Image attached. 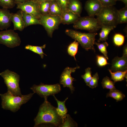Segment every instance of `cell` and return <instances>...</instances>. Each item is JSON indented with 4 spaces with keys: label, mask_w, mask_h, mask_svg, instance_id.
<instances>
[{
    "label": "cell",
    "mask_w": 127,
    "mask_h": 127,
    "mask_svg": "<svg viewBox=\"0 0 127 127\" xmlns=\"http://www.w3.org/2000/svg\"><path fill=\"white\" fill-rule=\"evenodd\" d=\"M47 98H44V101L40 106L38 114L34 120V127L46 124L60 127L63 123L62 118L57 113L56 107L48 101Z\"/></svg>",
    "instance_id": "obj_1"
},
{
    "label": "cell",
    "mask_w": 127,
    "mask_h": 127,
    "mask_svg": "<svg viewBox=\"0 0 127 127\" xmlns=\"http://www.w3.org/2000/svg\"><path fill=\"white\" fill-rule=\"evenodd\" d=\"M35 93L33 92L26 95L18 96L7 91L4 94H0L2 107L4 109L15 112L20 109L22 105L28 101Z\"/></svg>",
    "instance_id": "obj_2"
},
{
    "label": "cell",
    "mask_w": 127,
    "mask_h": 127,
    "mask_svg": "<svg viewBox=\"0 0 127 127\" xmlns=\"http://www.w3.org/2000/svg\"><path fill=\"white\" fill-rule=\"evenodd\" d=\"M65 33L78 42L82 47L86 51L89 50L95 52L94 45L96 32L83 33L72 29H67Z\"/></svg>",
    "instance_id": "obj_3"
},
{
    "label": "cell",
    "mask_w": 127,
    "mask_h": 127,
    "mask_svg": "<svg viewBox=\"0 0 127 127\" xmlns=\"http://www.w3.org/2000/svg\"><path fill=\"white\" fill-rule=\"evenodd\" d=\"M118 10L114 6L103 7L96 16L101 26L116 28L118 24Z\"/></svg>",
    "instance_id": "obj_4"
},
{
    "label": "cell",
    "mask_w": 127,
    "mask_h": 127,
    "mask_svg": "<svg viewBox=\"0 0 127 127\" xmlns=\"http://www.w3.org/2000/svg\"><path fill=\"white\" fill-rule=\"evenodd\" d=\"M3 78L4 83L7 87L8 91L16 95H22L19 86L20 76L17 73L6 69L0 73Z\"/></svg>",
    "instance_id": "obj_5"
},
{
    "label": "cell",
    "mask_w": 127,
    "mask_h": 127,
    "mask_svg": "<svg viewBox=\"0 0 127 127\" xmlns=\"http://www.w3.org/2000/svg\"><path fill=\"white\" fill-rule=\"evenodd\" d=\"M73 24L74 28L85 30L90 32H96L101 27L96 18L89 16L80 17Z\"/></svg>",
    "instance_id": "obj_6"
},
{
    "label": "cell",
    "mask_w": 127,
    "mask_h": 127,
    "mask_svg": "<svg viewBox=\"0 0 127 127\" xmlns=\"http://www.w3.org/2000/svg\"><path fill=\"white\" fill-rule=\"evenodd\" d=\"M30 89L42 98H48L50 95H53L60 92L61 90L60 84H44L41 83L39 85H33Z\"/></svg>",
    "instance_id": "obj_7"
},
{
    "label": "cell",
    "mask_w": 127,
    "mask_h": 127,
    "mask_svg": "<svg viewBox=\"0 0 127 127\" xmlns=\"http://www.w3.org/2000/svg\"><path fill=\"white\" fill-rule=\"evenodd\" d=\"M39 19L40 25L44 27L48 35L51 37H52L54 31L58 29L61 23L60 16L49 14L41 15Z\"/></svg>",
    "instance_id": "obj_8"
},
{
    "label": "cell",
    "mask_w": 127,
    "mask_h": 127,
    "mask_svg": "<svg viewBox=\"0 0 127 127\" xmlns=\"http://www.w3.org/2000/svg\"><path fill=\"white\" fill-rule=\"evenodd\" d=\"M18 34L14 30H6L0 32V44L10 48L19 46L21 43Z\"/></svg>",
    "instance_id": "obj_9"
},
{
    "label": "cell",
    "mask_w": 127,
    "mask_h": 127,
    "mask_svg": "<svg viewBox=\"0 0 127 127\" xmlns=\"http://www.w3.org/2000/svg\"><path fill=\"white\" fill-rule=\"evenodd\" d=\"M80 67L78 66L74 67H67L64 69L60 76V84L62 85L64 87L69 88L72 94L74 91L75 89L73 85V82L75 79L71 76V74L72 73L75 72L76 69Z\"/></svg>",
    "instance_id": "obj_10"
},
{
    "label": "cell",
    "mask_w": 127,
    "mask_h": 127,
    "mask_svg": "<svg viewBox=\"0 0 127 127\" xmlns=\"http://www.w3.org/2000/svg\"><path fill=\"white\" fill-rule=\"evenodd\" d=\"M17 8L39 19L41 15L39 9V2L33 0L16 4Z\"/></svg>",
    "instance_id": "obj_11"
},
{
    "label": "cell",
    "mask_w": 127,
    "mask_h": 127,
    "mask_svg": "<svg viewBox=\"0 0 127 127\" xmlns=\"http://www.w3.org/2000/svg\"><path fill=\"white\" fill-rule=\"evenodd\" d=\"M103 7L99 0H88L84 6L89 16L93 17L97 15Z\"/></svg>",
    "instance_id": "obj_12"
},
{
    "label": "cell",
    "mask_w": 127,
    "mask_h": 127,
    "mask_svg": "<svg viewBox=\"0 0 127 127\" xmlns=\"http://www.w3.org/2000/svg\"><path fill=\"white\" fill-rule=\"evenodd\" d=\"M11 13L8 9L0 8V30L7 29L11 26Z\"/></svg>",
    "instance_id": "obj_13"
},
{
    "label": "cell",
    "mask_w": 127,
    "mask_h": 127,
    "mask_svg": "<svg viewBox=\"0 0 127 127\" xmlns=\"http://www.w3.org/2000/svg\"><path fill=\"white\" fill-rule=\"evenodd\" d=\"M110 70L113 72L127 70V57H115L112 60Z\"/></svg>",
    "instance_id": "obj_14"
},
{
    "label": "cell",
    "mask_w": 127,
    "mask_h": 127,
    "mask_svg": "<svg viewBox=\"0 0 127 127\" xmlns=\"http://www.w3.org/2000/svg\"><path fill=\"white\" fill-rule=\"evenodd\" d=\"M60 17L61 23L64 24H74L80 16L67 10L63 11Z\"/></svg>",
    "instance_id": "obj_15"
},
{
    "label": "cell",
    "mask_w": 127,
    "mask_h": 127,
    "mask_svg": "<svg viewBox=\"0 0 127 127\" xmlns=\"http://www.w3.org/2000/svg\"><path fill=\"white\" fill-rule=\"evenodd\" d=\"M11 20L13 24L14 30L22 31L25 28L21 10L16 13H11Z\"/></svg>",
    "instance_id": "obj_16"
},
{
    "label": "cell",
    "mask_w": 127,
    "mask_h": 127,
    "mask_svg": "<svg viewBox=\"0 0 127 127\" xmlns=\"http://www.w3.org/2000/svg\"><path fill=\"white\" fill-rule=\"evenodd\" d=\"M21 13L25 28L33 25H40L39 19L22 10Z\"/></svg>",
    "instance_id": "obj_17"
},
{
    "label": "cell",
    "mask_w": 127,
    "mask_h": 127,
    "mask_svg": "<svg viewBox=\"0 0 127 127\" xmlns=\"http://www.w3.org/2000/svg\"><path fill=\"white\" fill-rule=\"evenodd\" d=\"M82 9V5L79 0H69L67 10L80 16Z\"/></svg>",
    "instance_id": "obj_18"
},
{
    "label": "cell",
    "mask_w": 127,
    "mask_h": 127,
    "mask_svg": "<svg viewBox=\"0 0 127 127\" xmlns=\"http://www.w3.org/2000/svg\"><path fill=\"white\" fill-rule=\"evenodd\" d=\"M55 100L56 101L57 104V107H56V111L57 113L61 117L63 120L67 114V110L65 105V102L68 99V97L67 98L64 100L61 101L59 100L55 96L53 95Z\"/></svg>",
    "instance_id": "obj_19"
},
{
    "label": "cell",
    "mask_w": 127,
    "mask_h": 127,
    "mask_svg": "<svg viewBox=\"0 0 127 127\" xmlns=\"http://www.w3.org/2000/svg\"><path fill=\"white\" fill-rule=\"evenodd\" d=\"M115 28L113 27L101 26V30L99 33V38L97 40L98 42L106 41L108 39V36L110 32Z\"/></svg>",
    "instance_id": "obj_20"
},
{
    "label": "cell",
    "mask_w": 127,
    "mask_h": 127,
    "mask_svg": "<svg viewBox=\"0 0 127 127\" xmlns=\"http://www.w3.org/2000/svg\"><path fill=\"white\" fill-rule=\"evenodd\" d=\"M108 70L111 75V79L115 82L123 81L127 76V70L123 71H117L113 72L110 69Z\"/></svg>",
    "instance_id": "obj_21"
},
{
    "label": "cell",
    "mask_w": 127,
    "mask_h": 127,
    "mask_svg": "<svg viewBox=\"0 0 127 127\" xmlns=\"http://www.w3.org/2000/svg\"><path fill=\"white\" fill-rule=\"evenodd\" d=\"M62 12V9L56 0L51 1L49 14L60 16Z\"/></svg>",
    "instance_id": "obj_22"
},
{
    "label": "cell",
    "mask_w": 127,
    "mask_h": 127,
    "mask_svg": "<svg viewBox=\"0 0 127 127\" xmlns=\"http://www.w3.org/2000/svg\"><path fill=\"white\" fill-rule=\"evenodd\" d=\"M46 45L44 44L41 46H38L27 45L25 47V49L29 50L32 52L39 55L42 59L44 58V55H47L44 54L43 51V49L45 48Z\"/></svg>",
    "instance_id": "obj_23"
},
{
    "label": "cell",
    "mask_w": 127,
    "mask_h": 127,
    "mask_svg": "<svg viewBox=\"0 0 127 127\" xmlns=\"http://www.w3.org/2000/svg\"><path fill=\"white\" fill-rule=\"evenodd\" d=\"M125 96V95L121 91L116 89L110 90L106 95L107 97H112L115 99L117 102L123 100Z\"/></svg>",
    "instance_id": "obj_24"
},
{
    "label": "cell",
    "mask_w": 127,
    "mask_h": 127,
    "mask_svg": "<svg viewBox=\"0 0 127 127\" xmlns=\"http://www.w3.org/2000/svg\"><path fill=\"white\" fill-rule=\"evenodd\" d=\"M118 23L122 24L127 23V6L118 10Z\"/></svg>",
    "instance_id": "obj_25"
},
{
    "label": "cell",
    "mask_w": 127,
    "mask_h": 127,
    "mask_svg": "<svg viewBox=\"0 0 127 127\" xmlns=\"http://www.w3.org/2000/svg\"><path fill=\"white\" fill-rule=\"evenodd\" d=\"M77 123L71 118L70 115L67 114L63 120V122L60 127H77Z\"/></svg>",
    "instance_id": "obj_26"
},
{
    "label": "cell",
    "mask_w": 127,
    "mask_h": 127,
    "mask_svg": "<svg viewBox=\"0 0 127 127\" xmlns=\"http://www.w3.org/2000/svg\"><path fill=\"white\" fill-rule=\"evenodd\" d=\"M79 43L75 40L71 43L68 47L67 51L68 54L71 56L74 57L75 60L76 61L75 56L77 53Z\"/></svg>",
    "instance_id": "obj_27"
},
{
    "label": "cell",
    "mask_w": 127,
    "mask_h": 127,
    "mask_svg": "<svg viewBox=\"0 0 127 127\" xmlns=\"http://www.w3.org/2000/svg\"><path fill=\"white\" fill-rule=\"evenodd\" d=\"M115 82L112 81L108 76L104 77L101 82L102 85L104 89L106 88L111 90L115 89Z\"/></svg>",
    "instance_id": "obj_28"
},
{
    "label": "cell",
    "mask_w": 127,
    "mask_h": 127,
    "mask_svg": "<svg viewBox=\"0 0 127 127\" xmlns=\"http://www.w3.org/2000/svg\"><path fill=\"white\" fill-rule=\"evenodd\" d=\"M52 1H45L39 2V9L41 15L49 14Z\"/></svg>",
    "instance_id": "obj_29"
},
{
    "label": "cell",
    "mask_w": 127,
    "mask_h": 127,
    "mask_svg": "<svg viewBox=\"0 0 127 127\" xmlns=\"http://www.w3.org/2000/svg\"><path fill=\"white\" fill-rule=\"evenodd\" d=\"M95 44L97 46L99 51L103 55L107 60H108L107 49V48L109 45L108 43L106 41L102 43H97L95 41Z\"/></svg>",
    "instance_id": "obj_30"
},
{
    "label": "cell",
    "mask_w": 127,
    "mask_h": 127,
    "mask_svg": "<svg viewBox=\"0 0 127 127\" xmlns=\"http://www.w3.org/2000/svg\"><path fill=\"white\" fill-rule=\"evenodd\" d=\"M125 40V37L123 35L120 33H116L113 37V42L115 45L119 47L123 45Z\"/></svg>",
    "instance_id": "obj_31"
},
{
    "label": "cell",
    "mask_w": 127,
    "mask_h": 127,
    "mask_svg": "<svg viewBox=\"0 0 127 127\" xmlns=\"http://www.w3.org/2000/svg\"><path fill=\"white\" fill-rule=\"evenodd\" d=\"M16 4L15 0H0V6L3 8H12Z\"/></svg>",
    "instance_id": "obj_32"
},
{
    "label": "cell",
    "mask_w": 127,
    "mask_h": 127,
    "mask_svg": "<svg viewBox=\"0 0 127 127\" xmlns=\"http://www.w3.org/2000/svg\"><path fill=\"white\" fill-rule=\"evenodd\" d=\"M91 68L90 67L87 68L85 70V73L81 75L82 77L84 79L87 86H88L92 77L91 76Z\"/></svg>",
    "instance_id": "obj_33"
},
{
    "label": "cell",
    "mask_w": 127,
    "mask_h": 127,
    "mask_svg": "<svg viewBox=\"0 0 127 127\" xmlns=\"http://www.w3.org/2000/svg\"><path fill=\"white\" fill-rule=\"evenodd\" d=\"M99 79V77L98 74L97 72H96L93 75L88 86L92 89L96 88L98 85Z\"/></svg>",
    "instance_id": "obj_34"
},
{
    "label": "cell",
    "mask_w": 127,
    "mask_h": 127,
    "mask_svg": "<svg viewBox=\"0 0 127 127\" xmlns=\"http://www.w3.org/2000/svg\"><path fill=\"white\" fill-rule=\"evenodd\" d=\"M97 65L100 67H103L109 64L107 62V59L102 56L97 55L96 56Z\"/></svg>",
    "instance_id": "obj_35"
},
{
    "label": "cell",
    "mask_w": 127,
    "mask_h": 127,
    "mask_svg": "<svg viewBox=\"0 0 127 127\" xmlns=\"http://www.w3.org/2000/svg\"><path fill=\"white\" fill-rule=\"evenodd\" d=\"M61 7L62 12L67 10L69 0H56Z\"/></svg>",
    "instance_id": "obj_36"
},
{
    "label": "cell",
    "mask_w": 127,
    "mask_h": 127,
    "mask_svg": "<svg viewBox=\"0 0 127 127\" xmlns=\"http://www.w3.org/2000/svg\"><path fill=\"white\" fill-rule=\"evenodd\" d=\"M103 7L114 6L117 1L116 0H99Z\"/></svg>",
    "instance_id": "obj_37"
},
{
    "label": "cell",
    "mask_w": 127,
    "mask_h": 127,
    "mask_svg": "<svg viewBox=\"0 0 127 127\" xmlns=\"http://www.w3.org/2000/svg\"><path fill=\"white\" fill-rule=\"evenodd\" d=\"M127 45L126 44L124 47L123 48V56L124 57H127Z\"/></svg>",
    "instance_id": "obj_38"
},
{
    "label": "cell",
    "mask_w": 127,
    "mask_h": 127,
    "mask_svg": "<svg viewBox=\"0 0 127 127\" xmlns=\"http://www.w3.org/2000/svg\"><path fill=\"white\" fill-rule=\"evenodd\" d=\"M30 0H15L16 4H18L22 3Z\"/></svg>",
    "instance_id": "obj_39"
},
{
    "label": "cell",
    "mask_w": 127,
    "mask_h": 127,
    "mask_svg": "<svg viewBox=\"0 0 127 127\" xmlns=\"http://www.w3.org/2000/svg\"><path fill=\"white\" fill-rule=\"evenodd\" d=\"M117 1H122L124 4L125 6H127V0H117Z\"/></svg>",
    "instance_id": "obj_40"
},
{
    "label": "cell",
    "mask_w": 127,
    "mask_h": 127,
    "mask_svg": "<svg viewBox=\"0 0 127 127\" xmlns=\"http://www.w3.org/2000/svg\"><path fill=\"white\" fill-rule=\"evenodd\" d=\"M34 1L38 2H40L42 1H52L54 0H33Z\"/></svg>",
    "instance_id": "obj_41"
},
{
    "label": "cell",
    "mask_w": 127,
    "mask_h": 127,
    "mask_svg": "<svg viewBox=\"0 0 127 127\" xmlns=\"http://www.w3.org/2000/svg\"><path fill=\"white\" fill-rule=\"evenodd\" d=\"M116 0V1H117V0Z\"/></svg>",
    "instance_id": "obj_42"
}]
</instances>
